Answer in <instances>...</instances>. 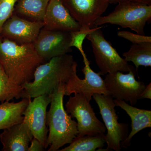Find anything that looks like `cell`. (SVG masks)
<instances>
[{"label":"cell","mask_w":151,"mask_h":151,"mask_svg":"<svg viewBox=\"0 0 151 151\" xmlns=\"http://www.w3.org/2000/svg\"><path fill=\"white\" fill-rule=\"evenodd\" d=\"M45 63L33 43L20 45L0 37V64L15 84L22 85L32 81L37 68Z\"/></svg>","instance_id":"cell-1"},{"label":"cell","mask_w":151,"mask_h":151,"mask_svg":"<svg viewBox=\"0 0 151 151\" xmlns=\"http://www.w3.org/2000/svg\"><path fill=\"white\" fill-rule=\"evenodd\" d=\"M74 62L73 56L66 54L53 58L39 65L35 71L33 81L22 85L24 89L23 98L51 95L60 84L67 82Z\"/></svg>","instance_id":"cell-2"},{"label":"cell","mask_w":151,"mask_h":151,"mask_svg":"<svg viewBox=\"0 0 151 151\" xmlns=\"http://www.w3.org/2000/svg\"><path fill=\"white\" fill-rule=\"evenodd\" d=\"M64 83H61L51 94L50 106L47 112V125L49 134L45 149L48 151H58L66 145L70 144L78 134L77 122L68 115L63 105Z\"/></svg>","instance_id":"cell-3"},{"label":"cell","mask_w":151,"mask_h":151,"mask_svg":"<svg viewBox=\"0 0 151 151\" xmlns=\"http://www.w3.org/2000/svg\"><path fill=\"white\" fill-rule=\"evenodd\" d=\"M151 18V5L134 2L118 3L114 10L94 22V27L111 24L129 28L138 34L145 35L144 28Z\"/></svg>","instance_id":"cell-4"},{"label":"cell","mask_w":151,"mask_h":151,"mask_svg":"<svg viewBox=\"0 0 151 151\" xmlns=\"http://www.w3.org/2000/svg\"><path fill=\"white\" fill-rule=\"evenodd\" d=\"M102 27H97L86 37L91 42L95 61L100 70L98 73L105 75L117 71L124 73L134 70L135 68L129 65L110 42L105 39L101 30Z\"/></svg>","instance_id":"cell-5"},{"label":"cell","mask_w":151,"mask_h":151,"mask_svg":"<svg viewBox=\"0 0 151 151\" xmlns=\"http://www.w3.org/2000/svg\"><path fill=\"white\" fill-rule=\"evenodd\" d=\"M92 97L99 107L107 130L105 136V142L107 144L106 151H121V142L129 135L128 124L118 122L119 118L115 108L116 105L111 95L94 94Z\"/></svg>","instance_id":"cell-6"},{"label":"cell","mask_w":151,"mask_h":151,"mask_svg":"<svg viewBox=\"0 0 151 151\" xmlns=\"http://www.w3.org/2000/svg\"><path fill=\"white\" fill-rule=\"evenodd\" d=\"M65 108L68 114L77 120L76 137L105 134V125L97 119L90 102L83 94L77 93L70 96Z\"/></svg>","instance_id":"cell-7"},{"label":"cell","mask_w":151,"mask_h":151,"mask_svg":"<svg viewBox=\"0 0 151 151\" xmlns=\"http://www.w3.org/2000/svg\"><path fill=\"white\" fill-rule=\"evenodd\" d=\"M83 58L85 66L82 71L84 75V78L81 79L77 75L78 64L75 61L73 70L68 80L64 84V95L70 96L72 94L81 93L89 102L94 94L109 95L104 80L100 74L91 69L86 55Z\"/></svg>","instance_id":"cell-8"},{"label":"cell","mask_w":151,"mask_h":151,"mask_svg":"<svg viewBox=\"0 0 151 151\" xmlns=\"http://www.w3.org/2000/svg\"><path fill=\"white\" fill-rule=\"evenodd\" d=\"M136 71L134 69L126 74L121 71L107 73L104 81L109 95L129 102L133 106L136 105L146 86L142 81L136 80Z\"/></svg>","instance_id":"cell-9"},{"label":"cell","mask_w":151,"mask_h":151,"mask_svg":"<svg viewBox=\"0 0 151 151\" xmlns=\"http://www.w3.org/2000/svg\"><path fill=\"white\" fill-rule=\"evenodd\" d=\"M70 38V32L42 28L33 45L39 55L46 62L53 58L72 51Z\"/></svg>","instance_id":"cell-10"},{"label":"cell","mask_w":151,"mask_h":151,"mask_svg":"<svg viewBox=\"0 0 151 151\" xmlns=\"http://www.w3.org/2000/svg\"><path fill=\"white\" fill-rule=\"evenodd\" d=\"M30 100L23 113V122L27 124L34 138L38 140L45 149L48 132L47 128V109L51 100V95L44 94Z\"/></svg>","instance_id":"cell-11"},{"label":"cell","mask_w":151,"mask_h":151,"mask_svg":"<svg viewBox=\"0 0 151 151\" xmlns=\"http://www.w3.org/2000/svg\"><path fill=\"white\" fill-rule=\"evenodd\" d=\"M43 26V22L29 21L13 14L3 25L0 37L20 45L33 43Z\"/></svg>","instance_id":"cell-12"},{"label":"cell","mask_w":151,"mask_h":151,"mask_svg":"<svg viewBox=\"0 0 151 151\" xmlns=\"http://www.w3.org/2000/svg\"><path fill=\"white\" fill-rule=\"evenodd\" d=\"M73 18L81 27H95L94 22L106 11L108 0H61Z\"/></svg>","instance_id":"cell-13"},{"label":"cell","mask_w":151,"mask_h":151,"mask_svg":"<svg viewBox=\"0 0 151 151\" xmlns=\"http://www.w3.org/2000/svg\"><path fill=\"white\" fill-rule=\"evenodd\" d=\"M43 23V28L50 30L72 32L79 30L81 27L61 0H50Z\"/></svg>","instance_id":"cell-14"},{"label":"cell","mask_w":151,"mask_h":151,"mask_svg":"<svg viewBox=\"0 0 151 151\" xmlns=\"http://www.w3.org/2000/svg\"><path fill=\"white\" fill-rule=\"evenodd\" d=\"M34 138L27 124L24 122L15 124L4 130L0 134L2 151H28Z\"/></svg>","instance_id":"cell-15"},{"label":"cell","mask_w":151,"mask_h":151,"mask_svg":"<svg viewBox=\"0 0 151 151\" xmlns=\"http://www.w3.org/2000/svg\"><path fill=\"white\" fill-rule=\"evenodd\" d=\"M114 102L116 106L126 111L132 120V131L127 139L121 143L122 147L127 148L135 135L146 128H151V111L136 108L129 105L124 100L115 99Z\"/></svg>","instance_id":"cell-16"},{"label":"cell","mask_w":151,"mask_h":151,"mask_svg":"<svg viewBox=\"0 0 151 151\" xmlns=\"http://www.w3.org/2000/svg\"><path fill=\"white\" fill-rule=\"evenodd\" d=\"M30 98H22L17 103L6 101L0 104V130L23 122V113Z\"/></svg>","instance_id":"cell-17"},{"label":"cell","mask_w":151,"mask_h":151,"mask_svg":"<svg viewBox=\"0 0 151 151\" xmlns=\"http://www.w3.org/2000/svg\"><path fill=\"white\" fill-rule=\"evenodd\" d=\"M50 0H18L14 14L31 22H43Z\"/></svg>","instance_id":"cell-18"},{"label":"cell","mask_w":151,"mask_h":151,"mask_svg":"<svg viewBox=\"0 0 151 151\" xmlns=\"http://www.w3.org/2000/svg\"><path fill=\"white\" fill-rule=\"evenodd\" d=\"M123 56L127 62L133 63L137 70L140 66H151V42L133 44Z\"/></svg>","instance_id":"cell-19"},{"label":"cell","mask_w":151,"mask_h":151,"mask_svg":"<svg viewBox=\"0 0 151 151\" xmlns=\"http://www.w3.org/2000/svg\"><path fill=\"white\" fill-rule=\"evenodd\" d=\"M105 135H85L76 137L70 145L60 151H94L102 148L105 142Z\"/></svg>","instance_id":"cell-20"},{"label":"cell","mask_w":151,"mask_h":151,"mask_svg":"<svg viewBox=\"0 0 151 151\" xmlns=\"http://www.w3.org/2000/svg\"><path fill=\"white\" fill-rule=\"evenodd\" d=\"M24 89L9 78L0 64V102L24 98Z\"/></svg>","instance_id":"cell-21"},{"label":"cell","mask_w":151,"mask_h":151,"mask_svg":"<svg viewBox=\"0 0 151 151\" xmlns=\"http://www.w3.org/2000/svg\"><path fill=\"white\" fill-rule=\"evenodd\" d=\"M97 27H95L89 29L81 27L79 30L70 32L71 36L70 42V47H74L78 49L82 56H84L86 55L83 49V43L84 39L88 35L95 30Z\"/></svg>","instance_id":"cell-22"},{"label":"cell","mask_w":151,"mask_h":151,"mask_svg":"<svg viewBox=\"0 0 151 151\" xmlns=\"http://www.w3.org/2000/svg\"><path fill=\"white\" fill-rule=\"evenodd\" d=\"M18 0H0V33L3 25L13 14Z\"/></svg>","instance_id":"cell-23"},{"label":"cell","mask_w":151,"mask_h":151,"mask_svg":"<svg viewBox=\"0 0 151 151\" xmlns=\"http://www.w3.org/2000/svg\"><path fill=\"white\" fill-rule=\"evenodd\" d=\"M120 37L127 39L133 44H139L143 42H151V37L145 35L133 33L126 31H120L117 33Z\"/></svg>","instance_id":"cell-24"},{"label":"cell","mask_w":151,"mask_h":151,"mask_svg":"<svg viewBox=\"0 0 151 151\" xmlns=\"http://www.w3.org/2000/svg\"><path fill=\"white\" fill-rule=\"evenodd\" d=\"M31 143L28 151H42L45 150L40 142L36 138H34Z\"/></svg>","instance_id":"cell-25"},{"label":"cell","mask_w":151,"mask_h":151,"mask_svg":"<svg viewBox=\"0 0 151 151\" xmlns=\"http://www.w3.org/2000/svg\"><path fill=\"white\" fill-rule=\"evenodd\" d=\"M109 4H116L122 2H134L151 5V0H108Z\"/></svg>","instance_id":"cell-26"},{"label":"cell","mask_w":151,"mask_h":151,"mask_svg":"<svg viewBox=\"0 0 151 151\" xmlns=\"http://www.w3.org/2000/svg\"><path fill=\"white\" fill-rule=\"evenodd\" d=\"M144 99H151V83L145 86L140 97V100Z\"/></svg>","instance_id":"cell-27"}]
</instances>
